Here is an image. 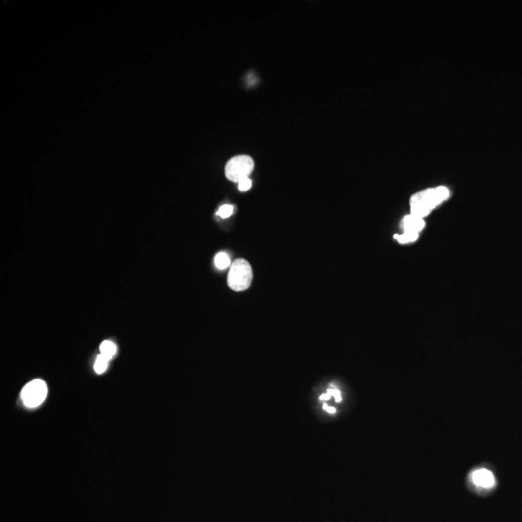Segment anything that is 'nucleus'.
Returning a JSON list of instances; mask_svg holds the SVG:
<instances>
[{"mask_svg": "<svg viewBox=\"0 0 522 522\" xmlns=\"http://www.w3.org/2000/svg\"><path fill=\"white\" fill-rule=\"evenodd\" d=\"M448 196L449 190L445 187L417 192L410 199L411 214L423 219L435 206L440 204Z\"/></svg>", "mask_w": 522, "mask_h": 522, "instance_id": "f257e3e1", "label": "nucleus"}, {"mask_svg": "<svg viewBox=\"0 0 522 522\" xmlns=\"http://www.w3.org/2000/svg\"><path fill=\"white\" fill-rule=\"evenodd\" d=\"M253 281V270L250 263L239 258L233 262L228 274V286L235 291H243L250 287Z\"/></svg>", "mask_w": 522, "mask_h": 522, "instance_id": "f03ea898", "label": "nucleus"}, {"mask_svg": "<svg viewBox=\"0 0 522 522\" xmlns=\"http://www.w3.org/2000/svg\"><path fill=\"white\" fill-rule=\"evenodd\" d=\"M253 167L254 163L250 156H236L226 164L225 175L230 181L239 183L243 179L249 178V175L253 173Z\"/></svg>", "mask_w": 522, "mask_h": 522, "instance_id": "7ed1b4c3", "label": "nucleus"}, {"mask_svg": "<svg viewBox=\"0 0 522 522\" xmlns=\"http://www.w3.org/2000/svg\"><path fill=\"white\" fill-rule=\"evenodd\" d=\"M48 388L45 381L41 379L32 380L24 386L21 391V398L25 406L34 408L41 405L47 397Z\"/></svg>", "mask_w": 522, "mask_h": 522, "instance_id": "20e7f679", "label": "nucleus"}, {"mask_svg": "<svg viewBox=\"0 0 522 522\" xmlns=\"http://www.w3.org/2000/svg\"><path fill=\"white\" fill-rule=\"evenodd\" d=\"M472 481L476 486L484 488V489H491L495 485V478L492 472L481 468L473 472L472 474Z\"/></svg>", "mask_w": 522, "mask_h": 522, "instance_id": "39448f33", "label": "nucleus"}, {"mask_svg": "<svg viewBox=\"0 0 522 522\" xmlns=\"http://www.w3.org/2000/svg\"><path fill=\"white\" fill-rule=\"evenodd\" d=\"M425 226V222L422 218L409 214L402 220V227L404 231L419 233Z\"/></svg>", "mask_w": 522, "mask_h": 522, "instance_id": "423d86ee", "label": "nucleus"}, {"mask_svg": "<svg viewBox=\"0 0 522 522\" xmlns=\"http://www.w3.org/2000/svg\"><path fill=\"white\" fill-rule=\"evenodd\" d=\"M100 351L103 356H105L108 360H111L116 353V347L111 341H105L101 344Z\"/></svg>", "mask_w": 522, "mask_h": 522, "instance_id": "0eeeda50", "label": "nucleus"}, {"mask_svg": "<svg viewBox=\"0 0 522 522\" xmlns=\"http://www.w3.org/2000/svg\"><path fill=\"white\" fill-rule=\"evenodd\" d=\"M215 265L218 269H226L230 265V258L229 256L223 252L218 253L215 256Z\"/></svg>", "mask_w": 522, "mask_h": 522, "instance_id": "6e6552de", "label": "nucleus"}, {"mask_svg": "<svg viewBox=\"0 0 522 522\" xmlns=\"http://www.w3.org/2000/svg\"><path fill=\"white\" fill-rule=\"evenodd\" d=\"M109 361L105 356H103L102 354H100L97 359H96L95 364H94V369H95L96 372L98 374H102L104 373L106 370H107V367H108V364H109Z\"/></svg>", "mask_w": 522, "mask_h": 522, "instance_id": "1a4fd4ad", "label": "nucleus"}, {"mask_svg": "<svg viewBox=\"0 0 522 522\" xmlns=\"http://www.w3.org/2000/svg\"><path fill=\"white\" fill-rule=\"evenodd\" d=\"M419 236V233H415V232H410V231H404L402 234L400 235H396L395 237L398 240L399 243L401 244H406V243H410L415 241L417 238Z\"/></svg>", "mask_w": 522, "mask_h": 522, "instance_id": "9d476101", "label": "nucleus"}, {"mask_svg": "<svg viewBox=\"0 0 522 522\" xmlns=\"http://www.w3.org/2000/svg\"><path fill=\"white\" fill-rule=\"evenodd\" d=\"M233 213V206L229 205V204H224V205L221 206L217 212V215L220 216L222 219H226L228 217H230Z\"/></svg>", "mask_w": 522, "mask_h": 522, "instance_id": "9b49d317", "label": "nucleus"}, {"mask_svg": "<svg viewBox=\"0 0 522 522\" xmlns=\"http://www.w3.org/2000/svg\"><path fill=\"white\" fill-rule=\"evenodd\" d=\"M251 187H252V180L250 178L243 179L242 181H240L238 183V188L241 191H246V190H250Z\"/></svg>", "mask_w": 522, "mask_h": 522, "instance_id": "f8f14e48", "label": "nucleus"}, {"mask_svg": "<svg viewBox=\"0 0 522 522\" xmlns=\"http://www.w3.org/2000/svg\"><path fill=\"white\" fill-rule=\"evenodd\" d=\"M327 393L331 396H335L336 398V401L337 402H341L342 401V396H341V392L338 390V389H328Z\"/></svg>", "mask_w": 522, "mask_h": 522, "instance_id": "ddd939ff", "label": "nucleus"}, {"mask_svg": "<svg viewBox=\"0 0 522 522\" xmlns=\"http://www.w3.org/2000/svg\"><path fill=\"white\" fill-rule=\"evenodd\" d=\"M323 408H324V409H325L326 411L329 412V413H332V414H334V413H336V409H335L334 407H330V406H328V405H327L326 403H324V404H323Z\"/></svg>", "mask_w": 522, "mask_h": 522, "instance_id": "4468645a", "label": "nucleus"}, {"mask_svg": "<svg viewBox=\"0 0 522 522\" xmlns=\"http://www.w3.org/2000/svg\"><path fill=\"white\" fill-rule=\"evenodd\" d=\"M331 396H332L331 395H329V394L327 393V394H324V395L320 396L319 399H320V400H329V399L331 398Z\"/></svg>", "mask_w": 522, "mask_h": 522, "instance_id": "2eb2a0df", "label": "nucleus"}]
</instances>
